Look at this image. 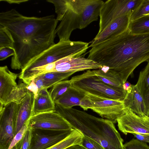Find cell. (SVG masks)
<instances>
[{
	"mask_svg": "<svg viewBox=\"0 0 149 149\" xmlns=\"http://www.w3.org/2000/svg\"><path fill=\"white\" fill-rule=\"evenodd\" d=\"M54 15L41 17L24 16L15 9L0 13V25L11 34L15 55L11 67L22 70L44 51L54 45L58 22Z\"/></svg>",
	"mask_w": 149,
	"mask_h": 149,
	"instance_id": "1",
	"label": "cell"
},
{
	"mask_svg": "<svg viewBox=\"0 0 149 149\" xmlns=\"http://www.w3.org/2000/svg\"><path fill=\"white\" fill-rule=\"evenodd\" d=\"M88 58L116 72L123 84L138 66L149 62V33L134 34L128 29L92 47Z\"/></svg>",
	"mask_w": 149,
	"mask_h": 149,
	"instance_id": "2",
	"label": "cell"
},
{
	"mask_svg": "<svg viewBox=\"0 0 149 149\" xmlns=\"http://www.w3.org/2000/svg\"><path fill=\"white\" fill-rule=\"evenodd\" d=\"M55 111L63 116L72 128L97 142L105 149H124L123 140L112 121L57 104Z\"/></svg>",
	"mask_w": 149,
	"mask_h": 149,
	"instance_id": "3",
	"label": "cell"
},
{
	"mask_svg": "<svg viewBox=\"0 0 149 149\" xmlns=\"http://www.w3.org/2000/svg\"><path fill=\"white\" fill-rule=\"evenodd\" d=\"M55 7L61 22L55 33L59 41L70 40L73 31L82 29L97 20L104 1L102 0H47Z\"/></svg>",
	"mask_w": 149,
	"mask_h": 149,
	"instance_id": "4",
	"label": "cell"
},
{
	"mask_svg": "<svg viewBox=\"0 0 149 149\" xmlns=\"http://www.w3.org/2000/svg\"><path fill=\"white\" fill-rule=\"evenodd\" d=\"M88 43L70 40L59 41L46 50L22 70V76L35 68L51 63L63 58L77 57L85 53L89 47Z\"/></svg>",
	"mask_w": 149,
	"mask_h": 149,
	"instance_id": "5",
	"label": "cell"
},
{
	"mask_svg": "<svg viewBox=\"0 0 149 149\" xmlns=\"http://www.w3.org/2000/svg\"><path fill=\"white\" fill-rule=\"evenodd\" d=\"M72 86L85 93L102 97L123 101L127 92L123 88L114 87L99 79L94 70H87L70 79Z\"/></svg>",
	"mask_w": 149,
	"mask_h": 149,
	"instance_id": "6",
	"label": "cell"
},
{
	"mask_svg": "<svg viewBox=\"0 0 149 149\" xmlns=\"http://www.w3.org/2000/svg\"><path fill=\"white\" fill-rule=\"evenodd\" d=\"M141 0H108L104 2L99 17V29L101 33L112 21L125 15H131Z\"/></svg>",
	"mask_w": 149,
	"mask_h": 149,
	"instance_id": "7",
	"label": "cell"
},
{
	"mask_svg": "<svg viewBox=\"0 0 149 149\" xmlns=\"http://www.w3.org/2000/svg\"><path fill=\"white\" fill-rule=\"evenodd\" d=\"M91 103L90 109L102 118L109 120L114 123L127 109L123 101L106 98L89 93H86Z\"/></svg>",
	"mask_w": 149,
	"mask_h": 149,
	"instance_id": "8",
	"label": "cell"
},
{
	"mask_svg": "<svg viewBox=\"0 0 149 149\" xmlns=\"http://www.w3.org/2000/svg\"><path fill=\"white\" fill-rule=\"evenodd\" d=\"M18 74L10 71L6 65L0 67V104L4 105L15 102L22 93V84L17 85Z\"/></svg>",
	"mask_w": 149,
	"mask_h": 149,
	"instance_id": "9",
	"label": "cell"
},
{
	"mask_svg": "<svg viewBox=\"0 0 149 149\" xmlns=\"http://www.w3.org/2000/svg\"><path fill=\"white\" fill-rule=\"evenodd\" d=\"M17 104H0V149H8L14 136V124Z\"/></svg>",
	"mask_w": 149,
	"mask_h": 149,
	"instance_id": "10",
	"label": "cell"
},
{
	"mask_svg": "<svg viewBox=\"0 0 149 149\" xmlns=\"http://www.w3.org/2000/svg\"><path fill=\"white\" fill-rule=\"evenodd\" d=\"M28 127L57 131L68 130L72 129L68 122L55 111L33 115L29 120Z\"/></svg>",
	"mask_w": 149,
	"mask_h": 149,
	"instance_id": "11",
	"label": "cell"
},
{
	"mask_svg": "<svg viewBox=\"0 0 149 149\" xmlns=\"http://www.w3.org/2000/svg\"><path fill=\"white\" fill-rule=\"evenodd\" d=\"M118 129L125 135L136 133L149 135V116H139L129 109L117 120Z\"/></svg>",
	"mask_w": 149,
	"mask_h": 149,
	"instance_id": "12",
	"label": "cell"
},
{
	"mask_svg": "<svg viewBox=\"0 0 149 149\" xmlns=\"http://www.w3.org/2000/svg\"><path fill=\"white\" fill-rule=\"evenodd\" d=\"M32 128L31 141L29 149H47L61 141L72 130L57 131Z\"/></svg>",
	"mask_w": 149,
	"mask_h": 149,
	"instance_id": "13",
	"label": "cell"
},
{
	"mask_svg": "<svg viewBox=\"0 0 149 149\" xmlns=\"http://www.w3.org/2000/svg\"><path fill=\"white\" fill-rule=\"evenodd\" d=\"M52 72H74L97 69L102 67L98 63L85 58L82 55L77 57H66L50 63Z\"/></svg>",
	"mask_w": 149,
	"mask_h": 149,
	"instance_id": "14",
	"label": "cell"
},
{
	"mask_svg": "<svg viewBox=\"0 0 149 149\" xmlns=\"http://www.w3.org/2000/svg\"><path fill=\"white\" fill-rule=\"evenodd\" d=\"M34 99V94L28 90L17 103L14 124V136L23 126L29 123L30 119L33 115Z\"/></svg>",
	"mask_w": 149,
	"mask_h": 149,
	"instance_id": "15",
	"label": "cell"
},
{
	"mask_svg": "<svg viewBox=\"0 0 149 149\" xmlns=\"http://www.w3.org/2000/svg\"><path fill=\"white\" fill-rule=\"evenodd\" d=\"M130 15L122 16L112 21L101 33L97 34L89 47H92L126 31L130 22Z\"/></svg>",
	"mask_w": 149,
	"mask_h": 149,
	"instance_id": "16",
	"label": "cell"
},
{
	"mask_svg": "<svg viewBox=\"0 0 149 149\" xmlns=\"http://www.w3.org/2000/svg\"><path fill=\"white\" fill-rule=\"evenodd\" d=\"M123 102L127 109L139 116H147L143 98L136 84L132 85L131 89L127 92Z\"/></svg>",
	"mask_w": 149,
	"mask_h": 149,
	"instance_id": "17",
	"label": "cell"
},
{
	"mask_svg": "<svg viewBox=\"0 0 149 149\" xmlns=\"http://www.w3.org/2000/svg\"><path fill=\"white\" fill-rule=\"evenodd\" d=\"M47 89L44 88L39 91L37 96L35 98L33 115L43 112L55 111V104Z\"/></svg>",
	"mask_w": 149,
	"mask_h": 149,
	"instance_id": "18",
	"label": "cell"
},
{
	"mask_svg": "<svg viewBox=\"0 0 149 149\" xmlns=\"http://www.w3.org/2000/svg\"><path fill=\"white\" fill-rule=\"evenodd\" d=\"M86 96V93L72 86L55 102L65 108H70L79 106L82 100Z\"/></svg>",
	"mask_w": 149,
	"mask_h": 149,
	"instance_id": "19",
	"label": "cell"
},
{
	"mask_svg": "<svg viewBox=\"0 0 149 149\" xmlns=\"http://www.w3.org/2000/svg\"><path fill=\"white\" fill-rule=\"evenodd\" d=\"M94 71L97 77L106 84L114 87L123 88L122 80L119 74L114 70L107 67L102 66Z\"/></svg>",
	"mask_w": 149,
	"mask_h": 149,
	"instance_id": "20",
	"label": "cell"
},
{
	"mask_svg": "<svg viewBox=\"0 0 149 149\" xmlns=\"http://www.w3.org/2000/svg\"><path fill=\"white\" fill-rule=\"evenodd\" d=\"M136 85L143 98L146 107V115L149 116V62L140 72Z\"/></svg>",
	"mask_w": 149,
	"mask_h": 149,
	"instance_id": "21",
	"label": "cell"
},
{
	"mask_svg": "<svg viewBox=\"0 0 149 149\" xmlns=\"http://www.w3.org/2000/svg\"><path fill=\"white\" fill-rule=\"evenodd\" d=\"M83 134L73 128L71 133L64 139L47 149H65L74 145H81Z\"/></svg>",
	"mask_w": 149,
	"mask_h": 149,
	"instance_id": "22",
	"label": "cell"
},
{
	"mask_svg": "<svg viewBox=\"0 0 149 149\" xmlns=\"http://www.w3.org/2000/svg\"><path fill=\"white\" fill-rule=\"evenodd\" d=\"M74 72H51L41 75L43 79L44 88L48 89L57 83L67 79Z\"/></svg>",
	"mask_w": 149,
	"mask_h": 149,
	"instance_id": "23",
	"label": "cell"
},
{
	"mask_svg": "<svg viewBox=\"0 0 149 149\" xmlns=\"http://www.w3.org/2000/svg\"><path fill=\"white\" fill-rule=\"evenodd\" d=\"M128 29L130 33L134 34L149 33V16L144 15L130 22Z\"/></svg>",
	"mask_w": 149,
	"mask_h": 149,
	"instance_id": "24",
	"label": "cell"
},
{
	"mask_svg": "<svg viewBox=\"0 0 149 149\" xmlns=\"http://www.w3.org/2000/svg\"><path fill=\"white\" fill-rule=\"evenodd\" d=\"M72 86L70 80L62 81L54 85L52 87L49 93L54 103Z\"/></svg>",
	"mask_w": 149,
	"mask_h": 149,
	"instance_id": "25",
	"label": "cell"
},
{
	"mask_svg": "<svg viewBox=\"0 0 149 149\" xmlns=\"http://www.w3.org/2000/svg\"><path fill=\"white\" fill-rule=\"evenodd\" d=\"M148 15H149V0H141L138 6L131 14L130 22Z\"/></svg>",
	"mask_w": 149,
	"mask_h": 149,
	"instance_id": "26",
	"label": "cell"
},
{
	"mask_svg": "<svg viewBox=\"0 0 149 149\" xmlns=\"http://www.w3.org/2000/svg\"><path fill=\"white\" fill-rule=\"evenodd\" d=\"M13 40L10 33L5 27L0 25V48L8 47L13 48Z\"/></svg>",
	"mask_w": 149,
	"mask_h": 149,
	"instance_id": "27",
	"label": "cell"
},
{
	"mask_svg": "<svg viewBox=\"0 0 149 149\" xmlns=\"http://www.w3.org/2000/svg\"><path fill=\"white\" fill-rule=\"evenodd\" d=\"M31 133L32 128L28 127L22 139L12 149H29Z\"/></svg>",
	"mask_w": 149,
	"mask_h": 149,
	"instance_id": "28",
	"label": "cell"
},
{
	"mask_svg": "<svg viewBox=\"0 0 149 149\" xmlns=\"http://www.w3.org/2000/svg\"><path fill=\"white\" fill-rule=\"evenodd\" d=\"M124 149H149L146 143L133 138L124 144Z\"/></svg>",
	"mask_w": 149,
	"mask_h": 149,
	"instance_id": "29",
	"label": "cell"
},
{
	"mask_svg": "<svg viewBox=\"0 0 149 149\" xmlns=\"http://www.w3.org/2000/svg\"><path fill=\"white\" fill-rule=\"evenodd\" d=\"M81 146L86 149H106L97 142L84 135Z\"/></svg>",
	"mask_w": 149,
	"mask_h": 149,
	"instance_id": "30",
	"label": "cell"
},
{
	"mask_svg": "<svg viewBox=\"0 0 149 149\" xmlns=\"http://www.w3.org/2000/svg\"><path fill=\"white\" fill-rule=\"evenodd\" d=\"M29 123L22 127L14 136L8 148L12 149L22 138L28 127Z\"/></svg>",
	"mask_w": 149,
	"mask_h": 149,
	"instance_id": "31",
	"label": "cell"
},
{
	"mask_svg": "<svg viewBox=\"0 0 149 149\" xmlns=\"http://www.w3.org/2000/svg\"><path fill=\"white\" fill-rule=\"evenodd\" d=\"M14 49L12 48L4 47L0 48V60L3 61L11 56L15 55Z\"/></svg>",
	"mask_w": 149,
	"mask_h": 149,
	"instance_id": "32",
	"label": "cell"
},
{
	"mask_svg": "<svg viewBox=\"0 0 149 149\" xmlns=\"http://www.w3.org/2000/svg\"><path fill=\"white\" fill-rule=\"evenodd\" d=\"M26 88L27 90L33 93L34 95L35 98L37 97L38 92V89L33 79L29 84L27 85Z\"/></svg>",
	"mask_w": 149,
	"mask_h": 149,
	"instance_id": "33",
	"label": "cell"
},
{
	"mask_svg": "<svg viewBox=\"0 0 149 149\" xmlns=\"http://www.w3.org/2000/svg\"><path fill=\"white\" fill-rule=\"evenodd\" d=\"M79 106L85 111L90 109L91 103L86 94L85 97L81 101Z\"/></svg>",
	"mask_w": 149,
	"mask_h": 149,
	"instance_id": "34",
	"label": "cell"
},
{
	"mask_svg": "<svg viewBox=\"0 0 149 149\" xmlns=\"http://www.w3.org/2000/svg\"><path fill=\"white\" fill-rule=\"evenodd\" d=\"M132 134L136 139L139 141L149 143V135L136 133H133Z\"/></svg>",
	"mask_w": 149,
	"mask_h": 149,
	"instance_id": "35",
	"label": "cell"
},
{
	"mask_svg": "<svg viewBox=\"0 0 149 149\" xmlns=\"http://www.w3.org/2000/svg\"><path fill=\"white\" fill-rule=\"evenodd\" d=\"M33 80L38 87V91L44 88L43 81L41 75L36 77Z\"/></svg>",
	"mask_w": 149,
	"mask_h": 149,
	"instance_id": "36",
	"label": "cell"
},
{
	"mask_svg": "<svg viewBox=\"0 0 149 149\" xmlns=\"http://www.w3.org/2000/svg\"><path fill=\"white\" fill-rule=\"evenodd\" d=\"M29 0H0V1H6L10 4H19L21 3L28 1Z\"/></svg>",
	"mask_w": 149,
	"mask_h": 149,
	"instance_id": "37",
	"label": "cell"
},
{
	"mask_svg": "<svg viewBox=\"0 0 149 149\" xmlns=\"http://www.w3.org/2000/svg\"><path fill=\"white\" fill-rule=\"evenodd\" d=\"M132 87V85L129 82L126 81L123 84V88L127 92L131 89Z\"/></svg>",
	"mask_w": 149,
	"mask_h": 149,
	"instance_id": "38",
	"label": "cell"
},
{
	"mask_svg": "<svg viewBox=\"0 0 149 149\" xmlns=\"http://www.w3.org/2000/svg\"><path fill=\"white\" fill-rule=\"evenodd\" d=\"M65 149H86L84 147L80 145H74L70 146Z\"/></svg>",
	"mask_w": 149,
	"mask_h": 149,
	"instance_id": "39",
	"label": "cell"
},
{
	"mask_svg": "<svg viewBox=\"0 0 149 149\" xmlns=\"http://www.w3.org/2000/svg\"></svg>",
	"mask_w": 149,
	"mask_h": 149,
	"instance_id": "40",
	"label": "cell"
}]
</instances>
